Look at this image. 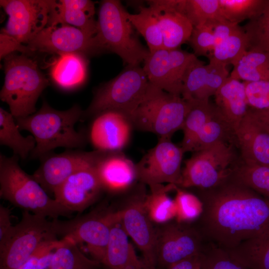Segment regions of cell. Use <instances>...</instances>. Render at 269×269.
Returning <instances> with one entry per match:
<instances>
[{
	"label": "cell",
	"mask_w": 269,
	"mask_h": 269,
	"mask_svg": "<svg viewBox=\"0 0 269 269\" xmlns=\"http://www.w3.org/2000/svg\"><path fill=\"white\" fill-rule=\"evenodd\" d=\"M197 189L203 207L198 230L212 244L230 250L269 228V199L232 175L213 188Z\"/></svg>",
	"instance_id": "obj_1"
},
{
	"label": "cell",
	"mask_w": 269,
	"mask_h": 269,
	"mask_svg": "<svg viewBox=\"0 0 269 269\" xmlns=\"http://www.w3.org/2000/svg\"><path fill=\"white\" fill-rule=\"evenodd\" d=\"M83 114L77 105L66 111H59L43 102L40 109L33 114L14 118L20 131L29 132L35 139L36 146L30 157L41 159L56 147L81 148L85 145V135L74 128Z\"/></svg>",
	"instance_id": "obj_2"
},
{
	"label": "cell",
	"mask_w": 269,
	"mask_h": 269,
	"mask_svg": "<svg viewBox=\"0 0 269 269\" xmlns=\"http://www.w3.org/2000/svg\"><path fill=\"white\" fill-rule=\"evenodd\" d=\"M19 158L0 154V197L38 216L53 219L69 217L72 212L51 198L32 176L21 168Z\"/></svg>",
	"instance_id": "obj_3"
},
{
	"label": "cell",
	"mask_w": 269,
	"mask_h": 269,
	"mask_svg": "<svg viewBox=\"0 0 269 269\" xmlns=\"http://www.w3.org/2000/svg\"><path fill=\"white\" fill-rule=\"evenodd\" d=\"M5 73L0 99L9 106L15 118L36 112V102L49 81L36 61L28 55L13 52L3 58Z\"/></svg>",
	"instance_id": "obj_4"
},
{
	"label": "cell",
	"mask_w": 269,
	"mask_h": 269,
	"mask_svg": "<svg viewBox=\"0 0 269 269\" xmlns=\"http://www.w3.org/2000/svg\"><path fill=\"white\" fill-rule=\"evenodd\" d=\"M128 13L120 0H102L94 38L100 53L109 51L118 55L127 65H139L149 51L135 34Z\"/></svg>",
	"instance_id": "obj_5"
},
{
	"label": "cell",
	"mask_w": 269,
	"mask_h": 269,
	"mask_svg": "<svg viewBox=\"0 0 269 269\" xmlns=\"http://www.w3.org/2000/svg\"><path fill=\"white\" fill-rule=\"evenodd\" d=\"M190 103L149 82L145 95L129 119L133 129L156 134L159 139H170L182 130Z\"/></svg>",
	"instance_id": "obj_6"
},
{
	"label": "cell",
	"mask_w": 269,
	"mask_h": 269,
	"mask_svg": "<svg viewBox=\"0 0 269 269\" xmlns=\"http://www.w3.org/2000/svg\"><path fill=\"white\" fill-rule=\"evenodd\" d=\"M148 85L142 67L128 65L117 76L95 90L83 118H95L108 111L117 112L129 118L142 101Z\"/></svg>",
	"instance_id": "obj_7"
},
{
	"label": "cell",
	"mask_w": 269,
	"mask_h": 269,
	"mask_svg": "<svg viewBox=\"0 0 269 269\" xmlns=\"http://www.w3.org/2000/svg\"><path fill=\"white\" fill-rule=\"evenodd\" d=\"M234 143L221 141L194 152L185 161L179 187L209 189L230 177L240 160Z\"/></svg>",
	"instance_id": "obj_8"
},
{
	"label": "cell",
	"mask_w": 269,
	"mask_h": 269,
	"mask_svg": "<svg viewBox=\"0 0 269 269\" xmlns=\"http://www.w3.org/2000/svg\"><path fill=\"white\" fill-rule=\"evenodd\" d=\"M57 237L53 220L24 211L20 222L0 243V269H16L40 247L57 240Z\"/></svg>",
	"instance_id": "obj_9"
},
{
	"label": "cell",
	"mask_w": 269,
	"mask_h": 269,
	"mask_svg": "<svg viewBox=\"0 0 269 269\" xmlns=\"http://www.w3.org/2000/svg\"><path fill=\"white\" fill-rule=\"evenodd\" d=\"M119 218L118 211H94L67 221L53 219L57 236L77 244L85 243L93 259L102 265L112 227Z\"/></svg>",
	"instance_id": "obj_10"
},
{
	"label": "cell",
	"mask_w": 269,
	"mask_h": 269,
	"mask_svg": "<svg viewBox=\"0 0 269 269\" xmlns=\"http://www.w3.org/2000/svg\"><path fill=\"white\" fill-rule=\"evenodd\" d=\"M145 186L138 182L127 191L122 207L118 211L125 232L141 252L147 265L155 269V227L144 206Z\"/></svg>",
	"instance_id": "obj_11"
},
{
	"label": "cell",
	"mask_w": 269,
	"mask_h": 269,
	"mask_svg": "<svg viewBox=\"0 0 269 269\" xmlns=\"http://www.w3.org/2000/svg\"><path fill=\"white\" fill-rule=\"evenodd\" d=\"M155 269L169 266L198 254L203 249V236L188 223L175 219L155 227Z\"/></svg>",
	"instance_id": "obj_12"
},
{
	"label": "cell",
	"mask_w": 269,
	"mask_h": 269,
	"mask_svg": "<svg viewBox=\"0 0 269 269\" xmlns=\"http://www.w3.org/2000/svg\"><path fill=\"white\" fill-rule=\"evenodd\" d=\"M184 153L181 146L170 139H159L135 163L137 181L148 187L164 183L179 187Z\"/></svg>",
	"instance_id": "obj_13"
},
{
	"label": "cell",
	"mask_w": 269,
	"mask_h": 269,
	"mask_svg": "<svg viewBox=\"0 0 269 269\" xmlns=\"http://www.w3.org/2000/svg\"><path fill=\"white\" fill-rule=\"evenodd\" d=\"M55 0H0L8 19L2 31L26 45L48 24Z\"/></svg>",
	"instance_id": "obj_14"
},
{
	"label": "cell",
	"mask_w": 269,
	"mask_h": 269,
	"mask_svg": "<svg viewBox=\"0 0 269 269\" xmlns=\"http://www.w3.org/2000/svg\"><path fill=\"white\" fill-rule=\"evenodd\" d=\"M197 57L179 48H161L149 54L142 67L152 85L170 94L181 96L184 74Z\"/></svg>",
	"instance_id": "obj_15"
},
{
	"label": "cell",
	"mask_w": 269,
	"mask_h": 269,
	"mask_svg": "<svg viewBox=\"0 0 269 269\" xmlns=\"http://www.w3.org/2000/svg\"><path fill=\"white\" fill-rule=\"evenodd\" d=\"M26 45L31 53H78L85 55L100 53L94 36L67 24L46 26Z\"/></svg>",
	"instance_id": "obj_16"
},
{
	"label": "cell",
	"mask_w": 269,
	"mask_h": 269,
	"mask_svg": "<svg viewBox=\"0 0 269 269\" xmlns=\"http://www.w3.org/2000/svg\"><path fill=\"white\" fill-rule=\"evenodd\" d=\"M103 151L68 150L47 154L41 158L38 169L32 175L47 193L53 194L56 188L80 169L96 163Z\"/></svg>",
	"instance_id": "obj_17"
},
{
	"label": "cell",
	"mask_w": 269,
	"mask_h": 269,
	"mask_svg": "<svg viewBox=\"0 0 269 269\" xmlns=\"http://www.w3.org/2000/svg\"><path fill=\"white\" fill-rule=\"evenodd\" d=\"M98 161L67 178L55 190L54 199L72 212H81L94 203L103 191L96 169Z\"/></svg>",
	"instance_id": "obj_18"
},
{
	"label": "cell",
	"mask_w": 269,
	"mask_h": 269,
	"mask_svg": "<svg viewBox=\"0 0 269 269\" xmlns=\"http://www.w3.org/2000/svg\"><path fill=\"white\" fill-rule=\"evenodd\" d=\"M242 160L269 167V125L248 110L234 130Z\"/></svg>",
	"instance_id": "obj_19"
},
{
	"label": "cell",
	"mask_w": 269,
	"mask_h": 269,
	"mask_svg": "<svg viewBox=\"0 0 269 269\" xmlns=\"http://www.w3.org/2000/svg\"><path fill=\"white\" fill-rule=\"evenodd\" d=\"M133 130L128 117L117 112L108 111L94 118L89 138L96 150L122 151L130 141Z\"/></svg>",
	"instance_id": "obj_20"
},
{
	"label": "cell",
	"mask_w": 269,
	"mask_h": 269,
	"mask_svg": "<svg viewBox=\"0 0 269 269\" xmlns=\"http://www.w3.org/2000/svg\"><path fill=\"white\" fill-rule=\"evenodd\" d=\"M96 169L103 191L110 193H125L137 181L135 163L122 151H103Z\"/></svg>",
	"instance_id": "obj_21"
},
{
	"label": "cell",
	"mask_w": 269,
	"mask_h": 269,
	"mask_svg": "<svg viewBox=\"0 0 269 269\" xmlns=\"http://www.w3.org/2000/svg\"><path fill=\"white\" fill-rule=\"evenodd\" d=\"M149 6L157 18L163 36V47L179 48L188 42L193 26L177 10L178 0L148 1Z\"/></svg>",
	"instance_id": "obj_22"
},
{
	"label": "cell",
	"mask_w": 269,
	"mask_h": 269,
	"mask_svg": "<svg viewBox=\"0 0 269 269\" xmlns=\"http://www.w3.org/2000/svg\"><path fill=\"white\" fill-rule=\"evenodd\" d=\"M94 2L89 0H55L47 26L67 24L94 36L97 23Z\"/></svg>",
	"instance_id": "obj_23"
},
{
	"label": "cell",
	"mask_w": 269,
	"mask_h": 269,
	"mask_svg": "<svg viewBox=\"0 0 269 269\" xmlns=\"http://www.w3.org/2000/svg\"><path fill=\"white\" fill-rule=\"evenodd\" d=\"M119 218L112 227L102 265L107 269H151L137 256Z\"/></svg>",
	"instance_id": "obj_24"
},
{
	"label": "cell",
	"mask_w": 269,
	"mask_h": 269,
	"mask_svg": "<svg viewBox=\"0 0 269 269\" xmlns=\"http://www.w3.org/2000/svg\"><path fill=\"white\" fill-rule=\"evenodd\" d=\"M214 96L218 112L234 130L249 110L243 82L229 76Z\"/></svg>",
	"instance_id": "obj_25"
},
{
	"label": "cell",
	"mask_w": 269,
	"mask_h": 269,
	"mask_svg": "<svg viewBox=\"0 0 269 269\" xmlns=\"http://www.w3.org/2000/svg\"><path fill=\"white\" fill-rule=\"evenodd\" d=\"M87 63L85 55L82 54H60L51 64V78L62 89H75L81 85L85 81Z\"/></svg>",
	"instance_id": "obj_26"
},
{
	"label": "cell",
	"mask_w": 269,
	"mask_h": 269,
	"mask_svg": "<svg viewBox=\"0 0 269 269\" xmlns=\"http://www.w3.org/2000/svg\"><path fill=\"white\" fill-rule=\"evenodd\" d=\"M225 251L246 269H269V228L238 247Z\"/></svg>",
	"instance_id": "obj_27"
},
{
	"label": "cell",
	"mask_w": 269,
	"mask_h": 269,
	"mask_svg": "<svg viewBox=\"0 0 269 269\" xmlns=\"http://www.w3.org/2000/svg\"><path fill=\"white\" fill-rule=\"evenodd\" d=\"M176 186L173 184H158L149 187V192L145 197L144 206L153 223L162 224L175 219L176 204L168 192L175 190Z\"/></svg>",
	"instance_id": "obj_28"
},
{
	"label": "cell",
	"mask_w": 269,
	"mask_h": 269,
	"mask_svg": "<svg viewBox=\"0 0 269 269\" xmlns=\"http://www.w3.org/2000/svg\"><path fill=\"white\" fill-rule=\"evenodd\" d=\"M230 77L243 82L269 81V53L247 50L233 65Z\"/></svg>",
	"instance_id": "obj_29"
},
{
	"label": "cell",
	"mask_w": 269,
	"mask_h": 269,
	"mask_svg": "<svg viewBox=\"0 0 269 269\" xmlns=\"http://www.w3.org/2000/svg\"><path fill=\"white\" fill-rule=\"evenodd\" d=\"M102 265L87 258L73 240L63 238L54 250L48 269H99Z\"/></svg>",
	"instance_id": "obj_30"
},
{
	"label": "cell",
	"mask_w": 269,
	"mask_h": 269,
	"mask_svg": "<svg viewBox=\"0 0 269 269\" xmlns=\"http://www.w3.org/2000/svg\"><path fill=\"white\" fill-rule=\"evenodd\" d=\"M0 144L10 148L14 155L22 159H26L36 146L34 137L31 134L27 136L22 135L14 117L1 107Z\"/></svg>",
	"instance_id": "obj_31"
},
{
	"label": "cell",
	"mask_w": 269,
	"mask_h": 269,
	"mask_svg": "<svg viewBox=\"0 0 269 269\" xmlns=\"http://www.w3.org/2000/svg\"><path fill=\"white\" fill-rule=\"evenodd\" d=\"M190 110L185 119L182 130L183 137L181 144L184 153L192 151L196 138L204 125L217 113L215 105L209 101H189Z\"/></svg>",
	"instance_id": "obj_32"
},
{
	"label": "cell",
	"mask_w": 269,
	"mask_h": 269,
	"mask_svg": "<svg viewBox=\"0 0 269 269\" xmlns=\"http://www.w3.org/2000/svg\"><path fill=\"white\" fill-rule=\"evenodd\" d=\"M207 86V65L197 57L190 63L184 74L181 97L187 101H209Z\"/></svg>",
	"instance_id": "obj_33"
},
{
	"label": "cell",
	"mask_w": 269,
	"mask_h": 269,
	"mask_svg": "<svg viewBox=\"0 0 269 269\" xmlns=\"http://www.w3.org/2000/svg\"><path fill=\"white\" fill-rule=\"evenodd\" d=\"M177 9L193 27L225 19L221 12L219 0H178Z\"/></svg>",
	"instance_id": "obj_34"
},
{
	"label": "cell",
	"mask_w": 269,
	"mask_h": 269,
	"mask_svg": "<svg viewBox=\"0 0 269 269\" xmlns=\"http://www.w3.org/2000/svg\"><path fill=\"white\" fill-rule=\"evenodd\" d=\"M249 39L239 26L228 37L215 46L209 55V61L228 65H233L248 50Z\"/></svg>",
	"instance_id": "obj_35"
},
{
	"label": "cell",
	"mask_w": 269,
	"mask_h": 269,
	"mask_svg": "<svg viewBox=\"0 0 269 269\" xmlns=\"http://www.w3.org/2000/svg\"><path fill=\"white\" fill-rule=\"evenodd\" d=\"M139 12L128 13V18L145 39L149 52L163 48V36L158 21L148 6H140Z\"/></svg>",
	"instance_id": "obj_36"
},
{
	"label": "cell",
	"mask_w": 269,
	"mask_h": 269,
	"mask_svg": "<svg viewBox=\"0 0 269 269\" xmlns=\"http://www.w3.org/2000/svg\"><path fill=\"white\" fill-rule=\"evenodd\" d=\"M221 141L236 143L234 129L222 119L217 111L216 115L199 132L192 152L201 150Z\"/></svg>",
	"instance_id": "obj_37"
},
{
	"label": "cell",
	"mask_w": 269,
	"mask_h": 269,
	"mask_svg": "<svg viewBox=\"0 0 269 269\" xmlns=\"http://www.w3.org/2000/svg\"><path fill=\"white\" fill-rule=\"evenodd\" d=\"M232 176L269 199V167L244 162L240 158Z\"/></svg>",
	"instance_id": "obj_38"
},
{
	"label": "cell",
	"mask_w": 269,
	"mask_h": 269,
	"mask_svg": "<svg viewBox=\"0 0 269 269\" xmlns=\"http://www.w3.org/2000/svg\"><path fill=\"white\" fill-rule=\"evenodd\" d=\"M267 0H219L222 16L228 21L238 24L251 20L263 12Z\"/></svg>",
	"instance_id": "obj_39"
},
{
	"label": "cell",
	"mask_w": 269,
	"mask_h": 269,
	"mask_svg": "<svg viewBox=\"0 0 269 269\" xmlns=\"http://www.w3.org/2000/svg\"><path fill=\"white\" fill-rule=\"evenodd\" d=\"M249 39V48L269 53V0L262 14L242 27Z\"/></svg>",
	"instance_id": "obj_40"
},
{
	"label": "cell",
	"mask_w": 269,
	"mask_h": 269,
	"mask_svg": "<svg viewBox=\"0 0 269 269\" xmlns=\"http://www.w3.org/2000/svg\"><path fill=\"white\" fill-rule=\"evenodd\" d=\"M174 198L176 207L175 220L179 223H188L198 219L203 210V203L198 196L176 186Z\"/></svg>",
	"instance_id": "obj_41"
},
{
	"label": "cell",
	"mask_w": 269,
	"mask_h": 269,
	"mask_svg": "<svg viewBox=\"0 0 269 269\" xmlns=\"http://www.w3.org/2000/svg\"><path fill=\"white\" fill-rule=\"evenodd\" d=\"M201 269H246L224 249L211 243L201 252Z\"/></svg>",
	"instance_id": "obj_42"
},
{
	"label": "cell",
	"mask_w": 269,
	"mask_h": 269,
	"mask_svg": "<svg viewBox=\"0 0 269 269\" xmlns=\"http://www.w3.org/2000/svg\"><path fill=\"white\" fill-rule=\"evenodd\" d=\"M193 50L194 54L197 56L208 57L215 46V40L213 27L209 23L193 27L188 40Z\"/></svg>",
	"instance_id": "obj_43"
},
{
	"label": "cell",
	"mask_w": 269,
	"mask_h": 269,
	"mask_svg": "<svg viewBox=\"0 0 269 269\" xmlns=\"http://www.w3.org/2000/svg\"><path fill=\"white\" fill-rule=\"evenodd\" d=\"M249 107L263 110L269 108V81L243 82Z\"/></svg>",
	"instance_id": "obj_44"
},
{
	"label": "cell",
	"mask_w": 269,
	"mask_h": 269,
	"mask_svg": "<svg viewBox=\"0 0 269 269\" xmlns=\"http://www.w3.org/2000/svg\"><path fill=\"white\" fill-rule=\"evenodd\" d=\"M57 240L44 244L16 269H48Z\"/></svg>",
	"instance_id": "obj_45"
},
{
	"label": "cell",
	"mask_w": 269,
	"mask_h": 269,
	"mask_svg": "<svg viewBox=\"0 0 269 269\" xmlns=\"http://www.w3.org/2000/svg\"><path fill=\"white\" fill-rule=\"evenodd\" d=\"M18 51L25 54L32 53L28 47L13 37L0 31V57L3 59L8 54Z\"/></svg>",
	"instance_id": "obj_46"
},
{
	"label": "cell",
	"mask_w": 269,
	"mask_h": 269,
	"mask_svg": "<svg viewBox=\"0 0 269 269\" xmlns=\"http://www.w3.org/2000/svg\"><path fill=\"white\" fill-rule=\"evenodd\" d=\"M210 23L212 27L215 40V45L228 37L240 26L225 19L218 20Z\"/></svg>",
	"instance_id": "obj_47"
},
{
	"label": "cell",
	"mask_w": 269,
	"mask_h": 269,
	"mask_svg": "<svg viewBox=\"0 0 269 269\" xmlns=\"http://www.w3.org/2000/svg\"><path fill=\"white\" fill-rule=\"evenodd\" d=\"M13 226L11 222L10 211L8 208L0 205V243L8 235Z\"/></svg>",
	"instance_id": "obj_48"
},
{
	"label": "cell",
	"mask_w": 269,
	"mask_h": 269,
	"mask_svg": "<svg viewBox=\"0 0 269 269\" xmlns=\"http://www.w3.org/2000/svg\"><path fill=\"white\" fill-rule=\"evenodd\" d=\"M201 253L169 266L166 269H201Z\"/></svg>",
	"instance_id": "obj_49"
},
{
	"label": "cell",
	"mask_w": 269,
	"mask_h": 269,
	"mask_svg": "<svg viewBox=\"0 0 269 269\" xmlns=\"http://www.w3.org/2000/svg\"><path fill=\"white\" fill-rule=\"evenodd\" d=\"M252 110L259 119L269 125V108L263 110Z\"/></svg>",
	"instance_id": "obj_50"
}]
</instances>
